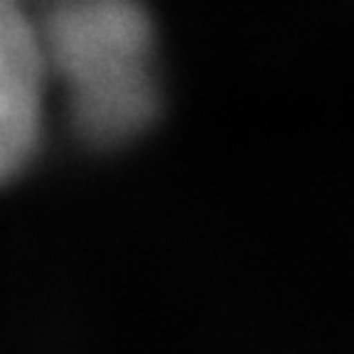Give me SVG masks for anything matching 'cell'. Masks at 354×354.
Segmentation results:
<instances>
[{
	"label": "cell",
	"instance_id": "1",
	"mask_svg": "<svg viewBox=\"0 0 354 354\" xmlns=\"http://www.w3.org/2000/svg\"><path fill=\"white\" fill-rule=\"evenodd\" d=\"M39 37L77 138L109 150L153 126L162 104L158 30L140 0H55Z\"/></svg>",
	"mask_w": 354,
	"mask_h": 354
},
{
	"label": "cell",
	"instance_id": "2",
	"mask_svg": "<svg viewBox=\"0 0 354 354\" xmlns=\"http://www.w3.org/2000/svg\"><path fill=\"white\" fill-rule=\"evenodd\" d=\"M47 79L39 22L20 0H0V187L37 155Z\"/></svg>",
	"mask_w": 354,
	"mask_h": 354
}]
</instances>
